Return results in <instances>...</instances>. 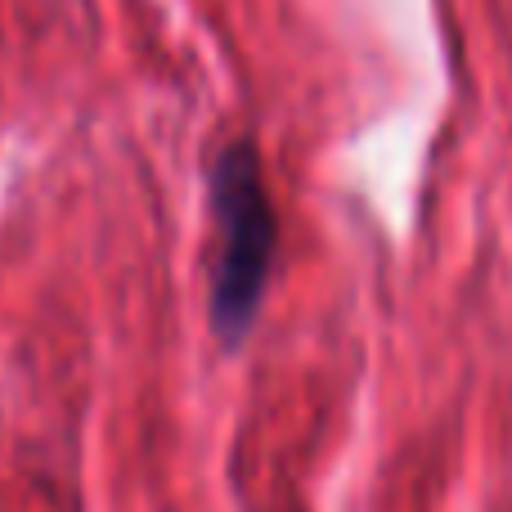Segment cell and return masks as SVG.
I'll use <instances>...</instances> for the list:
<instances>
[{"instance_id": "6da1fadb", "label": "cell", "mask_w": 512, "mask_h": 512, "mask_svg": "<svg viewBox=\"0 0 512 512\" xmlns=\"http://www.w3.org/2000/svg\"><path fill=\"white\" fill-rule=\"evenodd\" d=\"M207 207L216 221V261H212V333L225 351L248 342L261 301L270 292L279 221H274L270 189L261 176L256 144L230 140L207 167Z\"/></svg>"}]
</instances>
